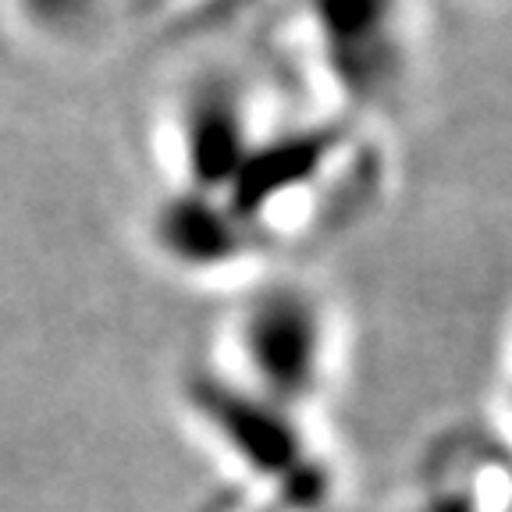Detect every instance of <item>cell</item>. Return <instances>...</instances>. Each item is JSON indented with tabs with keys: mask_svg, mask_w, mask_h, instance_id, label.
Wrapping results in <instances>:
<instances>
[{
	"mask_svg": "<svg viewBox=\"0 0 512 512\" xmlns=\"http://www.w3.org/2000/svg\"><path fill=\"white\" fill-rule=\"evenodd\" d=\"M288 36L310 100L384 128L424 68V0H288Z\"/></svg>",
	"mask_w": 512,
	"mask_h": 512,
	"instance_id": "1",
	"label": "cell"
},
{
	"mask_svg": "<svg viewBox=\"0 0 512 512\" xmlns=\"http://www.w3.org/2000/svg\"><path fill=\"white\" fill-rule=\"evenodd\" d=\"M228 367L242 392L303 416L317 406L342 352V320L331 299L292 274L246 281L224 320Z\"/></svg>",
	"mask_w": 512,
	"mask_h": 512,
	"instance_id": "2",
	"label": "cell"
}]
</instances>
